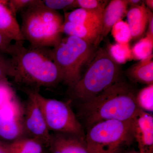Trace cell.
Wrapping results in <instances>:
<instances>
[{
    "label": "cell",
    "instance_id": "obj_1",
    "mask_svg": "<svg viewBox=\"0 0 153 153\" xmlns=\"http://www.w3.org/2000/svg\"><path fill=\"white\" fill-rule=\"evenodd\" d=\"M10 77L25 92L39 91L41 87H55L62 82L61 72L49 47L24 46V41L12 44Z\"/></svg>",
    "mask_w": 153,
    "mask_h": 153
},
{
    "label": "cell",
    "instance_id": "obj_2",
    "mask_svg": "<svg viewBox=\"0 0 153 153\" xmlns=\"http://www.w3.org/2000/svg\"><path fill=\"white\" fill-rule=\"evenodd\" d=\"M137 93L132 85L120 80L89 101L79 103L78 117L87 128L102 121L131 120L140 109Z\"/></svg>",
    "mask_w": 153,
    "mask_h": 153
},
{
    "label": "cell",
    "instance_id": "obj_3",
    "mask_svg": "<svg viewBox=\"0 0 153 153\" xmlns=\"http://www.w3.org/2000/svg\"><path fill=\"white\" fill-rule=\"evenodd\" d=\"M121 74L119 65L108 49L100 48L79 81L69 88L70 98L79 104L89 101L121 80Z\"/></svg>",
    "mask_w": 153,
    "mask_h": 153
},
{
    "label": "cell",
    "instance_id": "obj_4",
    "mask_svg": "<svg viewBox=\"0 0 153 153\" xmlns=\"http://www.w3.org/2000/svg\"><path fill=\"white\" fill-rule=\"evenodd\" d=\"M22 36L32 46L53 48L63 38L64 17L46 7L43 1L22 11Z\"/></svg>",
    "mask_w": 153,
    "mask_h": 153
},
{
    "label": "cell",
    "instance_id": "obj_5",
    "mask_svg": "<svg viewBox=\"0 0 153 153\" xmlns=\"http://www.w3.org/2000/svg\"><path fill=\"white\" fill-rule=\"evenodd\" d=\"M96 47L79 38L68 36L52 49L53 60L62 74V82L68 88L80 79L82 69L92 60Z\"/></svg>",
    "mask_w": 153,
    "mask_h": 153
},
{
    "label": "cell",
    "instance_id": "obj_6",
    "mask_svg": "<svg viewBox=\"0 0 153 153\" xmlns=\"http://www.w3.org/2000/svg\"><path fill=\"white\" fill-rule=\"evenodd\" d=\"M134 139L132 120H106L87 128L85 141L90 153H117L122 147Z\"/></svg>",
    "mask_w": 153,
    "mask_h": 153
},
{
    "label": "cell",
    "instance_id": "obj_7",
    "mask_svg": "<svg viewBox=\"0 0 153 153\" xmlns=\"http://www.w3.org/2000/svg\"><path fill=\"white\" fill-rule=\"evenodd\" d=\"M36 98L49 131L71 134L85 139L83 127L70 105L47 98L36 92Z\"/></svg>",
    "mask_w": 153,
    "mask_h": 153
},
{
    "label": "cell",
    "instance_id": "obj_8",
    "mask_svg": "<svg viewBox=\"0 0 153 153\" xmlns=\"http://www.w3.org/2000/svg\"><path fill=\"white\" fill-rule=\"evenodd\" d=\"M36 91H26L28 99L25 106L24 126L25 136L41 143L48 148L51 142L52 134L48 128L43 113L36 98Z\"/></svg>",
    "mask_w": 153,
    "mask_h": 153
},
{
    "label": "cell",
    "instance_id": "obj_9",
    "mask_svg": "<svg viewBox=\"0 0 153 153\" xmlns=\"http://www.w3.org/2000/svg\"><path fill=\"white\" fill-rule=\"evenodd\" d=\"M24 119L25 106L16 96L0 108V138L12 142L25 137Z\"/></svg>",
    "mask_w": 153,
    "mask_h": 153
},
{
    "label": "cell",
    "instance_id": "obj_10",
    "mask_svg": "<svg viewBox=\"0 0 153 153\" xmlns=\"http://www.w3.org/2000/svg\"><path fill=\"white\" fill-rule=\"evenodd\" d=\"M134 138L140 153H153V117L140 109L132 119Z\"/></svg>",
    "mask_w": 153,
    "mask_h": 153
},
{
    "label": "cell",
    "instance_id": "obj_11",
    "mask_svg": "<svg viewBox=\"0 0 153 153\" xmlns=\"http://www.w3.org/2000/svg\"><path fill=\"white\" fill-rule=\"evenodd\" d=\"M48 148L49 153H90L85 139L71 134H52Z\"/></svg>",
    "mask_w": 153,
    "mask_h": 153
},
{
    "label": "cell",
    "instance_id": "obj_12",
    "mask_svg": "<svg viewBox=\"0 0 153 153\" xmlns=\"http://www.w3.org/2000/svg\"><path fill=\"white\" fill-rule=\"evenodd\" d=\"M128 7V0H112L107 4L102 15V30L99 44L107 36L114 25L126 16Z\"/></svg>",
    "mask_w": 153,
    "mask_h": 153
},
{
    "label": "cell",
    "instance_id": "obj_13",
    "mask_svg": "<svg viewBox=\"0 0 153 153\" xmlns=\"http://www.w3.org/2000/svg\"><path fill=\"white\" fill-rule=\"evenodd\" d=\"M101 30V26L82 25L64 21L61 33L79 38L97 47L99 44Z\"/></svg>",
    "mask_w": 153,
    "mask_h": 153
},
{
    "label": "cell",
    "instance_id": "obj_14",
    "mask_svg": "<svg viewBox=\"0 0 153 153\" xmlns=\"http://www.w3.org/2000/svg\"><path fill=\"white\" fill-rule=\"evenodd\" d=\"M8 1L0 0V32L15 42L25 41L21 27L7 5Z\"/></svg>",
    "mask_w": 153,
    "mask_h": 153
},
{
    "label": "cell",
    "instance_id": "obj_15",
    "mask_svg": "<svg viewBox=\"0 0 153 153\" xmlns=\"http://www.w3.org/2000/svg\"><path fill=\"white\" fill-rule=\"evenodd\" d=\"M126 16L132 38H140L143 35L148 26V9L145 2L139 6L130 7Z\"/></svg>",
    "mask_w": 153,
    "mask_h": 153
},
{
    "label": "cell",
    "instance_id": "obj_16",
    "mask_svg": "<svg viewBox=\"0 0 153 153\" xmlns=\"http://www.w3.org/2000/svg\"><path fill=\"white\" fill-rule=\"evenodd\" d=\"M153 55L134 64L127 71V75L134 82L149 85L153 83Z\"/></svg>",
    "mask_w": 153,
    "mask_h": 153
},
{
    "label": "cell",
    "instance_id": "obj_17",
    "mask_svg": "<svg viewBox=\"0 0 153 153\" xmlns=\"http://www.w3.org/2000/svg\"><path fill=\"white\" fill-rule=\"evenodd\" d=\"M103 11L89 10L79 8L71 12L65 13L64 21L76 24L102 27Z\"/></svg>",
    "mask_w": 153,
    "mask_h": 153
},
{
    "label": "cell",
    "instance_id": "obj_18",
    "mask_svg": "<svg viewBox=\"0 0 153 153\" xmlns=\"http://www.w3.org/2000/svg\"><path fill=\"white\" fill-rule=\"evenodd\" d=\"M13 153H42L44 147L38 141L30 138L19 139L9 143Z\"/></svg>",
    "mask_w": 153,
    "mask_h": 153
},
{
    "label": "cell",
    "instance_id": "obj_19",
    "mask_svg": "<svg viewBox=\"0 0 153 153\" xmlns=\"http://www.w3.org/2000/svg\"><path fill=\"white\" fill-rule=\"evenodd\" d=\"M108 50L111 57L119 65L133 59L131 49L128 43L110 44Z\"/></svg>",
    "mask_w": 153,
    "mask_h": 153
},
{
    "label": "cell",
    "instance_id": "obj_20",
    "mask_svg": "<svg viewBox=\"0 0 153 153\" xmlns=\"http://www.w3.org/2000/svg\"><path fill=\"white\" fill-rule=\"evenodd\" d=\"M153 39L146 36L142 38L131 49L133 59L142 60L153 55Z\"/></svg>",
    "mask_w": 153,
    "mask_h": 153
},
{
    "label": "cell",
    "instance_id": "obj_21",
    "mask_svg": "<svg viewBox=\"0 0 153 153\" xmlns=\"http://www.w3.org/2000/svg\"><path fill=\"white\" fill-rule=\"evenodd\" d=\"M136 102L140 109L146 112H153V84L147 85L137 92Z\"/></svg>",
    "mask_w": 153,
    "mask_h": 153
},
{
    "label": "cell",
    "instance_id": "obj_22",
    "mask_svg": "<svg viewBox=\"0 0 153 153\" xmlns=\"http://www.w3.org/2000/svg\"><path fill=\"white\" fill-rule=\"evenodd\" d=\"M111 33L117 43L128 44L132 38L127 22L122 20L117 22L111 29Z\"/></svg>",
    "mask_w": 153,
    "mask_h": 153
},
{
    "label": "cell",
    "instance_id": "obj_23",
    "mask_svg": "<svg viewBox=\"0 0 153 153\" xmlns=\"http://www.w3.org/2000/svg\"><path fill=\"white\" fill-rule=\"evenodd\" d=\"M107 1L101 0H76V8H82L93 11L104 10Z\"/></svg>",
    "mask_w": 153,
    "mask_h": 153
},
{
    "label": "cell",
    "instance_id": "obj_24",
    "mask_svg": "<svg viewBox=\"0 0 153 153\" xmlns=\"http://www.w3.org/2000/svg\"><path fill=\"white\" fill-rule=\"evenodd\" d=\"M41 0H10L8 1V7L13 13L16 16L17 13L37 4Z\"/></svg>",
    "mask_w": 153,
    "mask_h": 153
},
{
    "label": "cell",
    "instance_id": "obj_25",
    "mask_svg": "<svg viewBox=\"0 0 153 153\" xmlns=\"http://www.w3.org/2000/svg\"><path fill=\"white\" fill-rule=\"evenodd\" d=\"M76 0H44V5L48 8L57 11V10H67L76 8Z\"/></svg>",
    "mask_w": 153,
    "mask_h": 153
},
{
    "label": "cell",
    "instance_id": "obj_26",
    "mask_svg": "<svg viewBox=\"0 0 153 153\" xmlns=\"http://www.w3.org/2000/svg\"><path fill=\"white\" fill-rule=\"evenodd\" d=\"M16 96L15 91L8 80L0 81V108Z\"/></svg>",
    "mask_w": 153,
    "mask_h": 153
},
{
    "label": "cell",
    "instance_id": "obj_27",
    "mask_svg": "<svg viewBox=\"0 0 153 153\" xmlns=\"http://www.w3.org/2000/svg\"><path fill=\"white\" fill-rule=\"evenodd\" d=\"M4 54L0 52V81L8 80L7 77H10L12 71L10 58Z\"/></svg>",
    "mask_w": 153,
    "mask_h": 153
},
{
    "label": "cell",
    "instance_id": "obj_28",
    "mask_svg": "<svg viewBox=\"0 0 153 153\" xmlns=\"http://www.w3.org/2000/svg\"><path fill=\"white\" fill-rule=\"evenodd\" d=\"M12 41L11 39L0 32V52L9 55L13 44Z\"/></svg>",
    "mask_w": 153,
    "mask_h": 153
},
{
    "label": "cell",
    "instance_id": "obj_29",
    "mask_svg": "<svg viewBox=\"0 0 153 153\" xmlns=\"http://www.w3.org/2000/svg\"><path fill=\"white\" fill-rule=\"evenodd\" d=\"M147 26L148 28L146 36L153 39V15L152 11L149 9H148Z\"/></svg>",
    "mask_w": 153,
    "mask_h": 153
},
{
    "label": "cell",
    "instance_id": "obj_30",
    "mask_svg": "<svg viewBox=\"0 0 153 153\" xmlns=\"http://www.w3.org/2000/svg\"><path fill=\"white\" fill-rule=\"evenodd\" d=\"M0 153H13L9 143L0 141Z\"/></svg>",
    "mask_w": 153,
    "mask_h": 153
},
{
    "label": "cell",
    "instance_id": "obj_31",
    "mask_svg": "<svg viewBox=\"0 0 153 153\" xmlns=\"http://www.w3.org/2000/svg\"><path fill=\"white\" fill-rule=\"evenodd\" d=\"M128 6H130L131 7L141 5L144 1L141 0H128Z\"/></svg>",
    "mask_w": 153,
    "mask_h": 153
},
{
    "label": "cell",
    "instance_id": "obj_32",
    "mask_svg": "<svg viewBox=\"0 0 153 153\" xmlns=\"http://www.w3.org/2000/svg\"><path fill=\"white\" fill-rule=\"evenodd\" d=\"M145 4L147 6L148 8L150 10H153V0H146L144 1Z\"/></svg>",
    "mask_w": 153,
    "mask_h": 153
},
{
    "label": "cell",
    "instance_id": "obj_33",
    "mask_svg": "<svg viewBox=\"0 0 153 153\" xmlns=\"http://www.w3.org/2000/svg\"><path fill=\"white\" fill-rule=\"evenodd\" d=\"M123 153H140L139 151H137L135 150H130L127 151Z\"/></svg>",
    "mask_w": 153,
    "mask_h": 153
},
{
    "label": "cell",
    "instance_id": "obj_34",
    "mask_svg": "<svg viewBox=\"0 0 153 153\" xmlns=\"http://www.w3.org/2000/svg\"><path fill=\"white\" fill-rule=\"evenodd\" d=\"M42 153H47L46 152H45V151H44V152H43Z\"/></svg>",
    "mask_w": 153,
    "mask_h": 153
}]
</instances>
